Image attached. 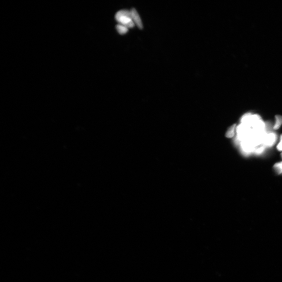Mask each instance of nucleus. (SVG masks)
Here are the masks:
<instances>
[{
    "label": "nucleus",
    "instance_id": "nucleus-1",
    "mask_svg": "<svg viewBox=\"0 0 282 282\" xmlns=\"http://www.w3.org/2000/svg\"><path fill=\"white\" fill-rule=\"evenodd\" d=\"M115 18L119 24L122 25L127 28H133L135 26L131 19V12L128 10H121L118 11L116 14Z\"/></svg>",
    "mask_w": 282,
    "mask_h": 282
},
{
    "label": "nucleus",
    "instance_id": "nucleus-2",
    "mask_svg": "<svg viewBox=\"0 0 282 282\" xmlns=\"http://www.w3.org/2000/svg\"><path fill=\"white\" fill-rule=\"evenodd\" d=\"M130 12H131V19H132L133 21V22L134 24H135L139 28L142 29L143 28V26L142 21H141V19L140 18L139 15L138 13L137 12L136 10L135 9L133 8L130 10Z\"/></svg>",
    "mask_w": 282,
    "mask_h": 282
},
{
    "label": "nucleus",
    "instance_id": "nucleus-3",
    "mask_svg": "<svg viewBox=\"0 0 282 282\" xmlns=\"http://www.w3.org/2000/svg\"><path fill=\"white\" fill-rule=\"evenodd\" d=\"M254 145L252 141H244L242 142V149H243L244 152L248 154L253 150H255V149L253 147Z\"/></svg>",
    "mask_w": 282,
    "mask_h": 282
},
{
    "label": "nucleus",
    "instance_id": "nucleus-4",
    "mask_svg": "<svg viewBox=\"0 0 282 282\" xmlns=\"http://www.w3.org/2000/svg\"><path fill=\"white\" fill-rule=\"evenodd\" d=\"M276 137L274 134H268L265 139V143L267 145H272L275 142Z\"/></svg>",
    "mask_w": 282,
    "mask_h": 282
},
{
    "label": "nucleus",
    "instance_id": "nucleus-5",
    "mask_svg": "<svg viewBox=\"0 0 282 282\" xmlns=\"http://www.w3.org/2000/svg\"><path fill=\"white\" fill-rule=\"evenodd\" d=\"M116 29L118 33L120 35H124L128 32V28L125 26L120 24H118L116 26Z\"/></svg>",
    "mask_w": 282,
    "mask_h": 282
},
{
    "label": "nucleus",
    "instance_id": "nucleus-6",
    "mask_svg": "<svg viewBox=\"0 0 282 282\" xmlns=\"http://www.w3.org/2000/svg\"><path fill=\"white\" fill-rule=\"evenodd\" d=\"M276 122L275 124L274 128V129L277 130L280 128L282 124V116L280 115H276Z\"/></svg>",
    "mask_w": 282,
    "mask_h": 282
},
{
    "label": "nucleus",
    "instance_id": "nucleus-7",
    "mask_svg": "<svg viewBox=\"0 0 282 282\" xmlns=\"http://www.w3.org/2000/svg\"><path fill=\"white\" fill-rule=\"evenodd\" d=\"M274 167L277 173L279 174H282V162L276 163L275 164Z\"/></svg>",
    "mask_w": 282,
    "mask_h": 282
},
{
    "label": "nucleus",
    "instance_id": "nucleus-8",
    "mask_svg": "<svg viewBox=\"0 0 282 282\" xmlns=\"http://www.w3.org/2000/svg\"><path fill=\"white\" fill-rule=\"evenodd\" d=\"M235 127H236V125H234L231 127L230 128V129L228 131L226 134V136L227 137H232L234 135V130Z\"/></svg>",
    "mask_w": 282,
    "mask_h": 282
},
{
    "label": "nucleus",
    "instance_id": "nucleus-9",
    "mask_svg": "<svg viewBox=\"0 0 282 282\" xmlns=\"http://www.w3.org/2000/svg\"><path fill=\"white\" fill-rule=\"evenodd\" d=\"M277 148L279 151H282V134L280 137V142L277 146Z\"/></svg>",
    "mask_w": 282,
    "mask_h": 282
},
{
    "label": "nucleus",
    "instance_id": "nucleus-10",
    "mask_svg": "<svg viewBox=\"0 0 282 282\" xmlns=\"http://www.w3.org/2000/svg\"><path fill=\"white\" fill-rule=\"evenodd\" d=\"M264 147H261L255 150V153L258 154H261L263 151Z\"/></svg>",
    "mask_w": 282,
    "mask_h": 282
},
{
    "label": "nucleus",
    "instance_id": "nucleus-11",
    "mask_svg": "<svg viewBox=\"0 0 282 282\" xmlns=\"http://www.w3.org/2000/svg\"><path fill=\"white\" fill-rule=\"evenodd\" d=\"M281 158H282V153L281 154Z\"/></svg>",
    "mask_w": 282,
    "mask_h": 282
}]
</instances>
